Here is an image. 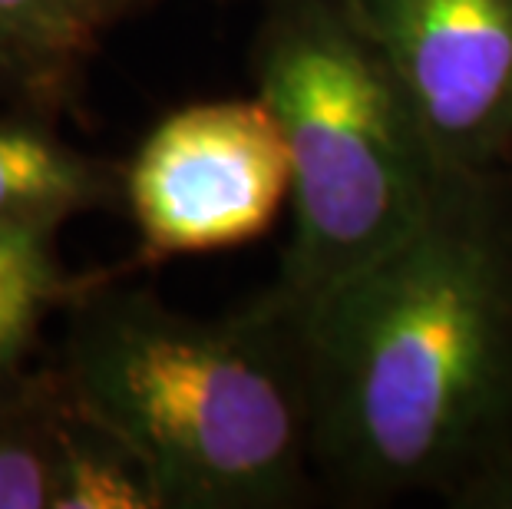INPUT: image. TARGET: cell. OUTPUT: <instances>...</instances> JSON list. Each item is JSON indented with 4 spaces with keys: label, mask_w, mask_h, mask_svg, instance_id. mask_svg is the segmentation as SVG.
<instances>
[{
    "label": "cell",
    "mask_w": 512,
    "mask_h": 509,
    "mask_svg": "<svg viewBox=\"0 0 512 509\" xmlns=\"http://www.w3.org/2000/svg\"><path fill=\"white\" fill-rule=\"evenodd\" d=\"M321 496L446 500L512 450V166L450 172L423 222L308 311Z\"/></svg>",
    "instance_id": "obj_1"
},
{
    "label": "cell",
    "mask_w": 512,
    "mask_h": 509,
    "mask_svg": "<svg viewBox=\"0 0 512 509\" xmlns=\"http://www.w3.org/2000/svg\"><path fill=\"white\" fill-rule=\"evenodd\" d=\"M63 314V391L143 453L166 509L321 496L308 314L281 291L202 318L152 288L93 278Z\"/></svg>",
    "instance_id": "obj_2"
},
{
    "label": "cell",
    "mask_w": 512,
    "mask_h": 509,
    "mask_svg": "<svg viewBox=\"0 0 512 509\" xmlns=\"http://www.w3.org/2000/svg\"><path fill=\"white\" fill-rule=\"evenodd\" d=\"M248 67L294 172L271 288L308 314L417 229L456 169L351 0H261Z\"/></svg>",
    "instance_id": "obj_3"
},
{
    "label": "cell",
    "mask_w": 512,
    "mask_h": 509,
    "mask_svg": "<svg viewBox=\"0 0 512 509\" xmlns=\"http://www.w3.org/2000/svg\"><path fill=\"white\" fill-rule=\"evenodd\" d=\"M291 153L258 93L185 103L123 162V205L143 262L261 238L291 202Z\"/></svg>",
    "instance_id": "obj_4"
},
{
    "label": "cell",
    "mask_w": 512,
    "mask_h": 509,
    "mask_svg": "<svg viewBox=\"0 0 512 509\" xmlns=\"http://www.w3.org/2000/svg\"><path fill=\"white\" fill-rule=\"evenodd\" d=\"M456 172L512 166V0H351Z\"/></svg>",
    "instance_id": "obj_5"
},
{
    "label": "cell",
    "mask_w": 512,
    "mask_h": 509,
    "mask_svg": "<svg viewBox=\"0 0 512 509\" xmlns=\"http://www.w3.org/2000/svg\"><path fill=\"white\" fill-rule=\"evenodd\" d=\"M37 106L0 110V225H67L123 202V162L90 156Z\"/></svg>",
    "instance_id": "obj_6"
},
{
    "label": "cell",
    "mask_w": 512,
    "mask_h": 509,
    "mask_svg": "<svg viewBox=\"0 0 512 509\" xmlns=\"http://www.w3.org/2000/svg\"><path fill=\"white\" fill-rule=\"evenodd\" d=\"M57 238L60 225H0V377L30 364L47 321L93 281L63 265Z\"/></svg>",
    "instance_id": "obj_7"
},
{
    "label": "cell",
    "mask_w": 512,
    "mask_h": 509,
    "mask_svg": "<svg viewBox=\"0 0 512 509\" xmlns=\"http://www.w3.org/2000/svg\"><path fill=\"white\" fill-rule=\"evenodd\" d=\"M53 509H166L143 453L70 394L60 414Z\"/></svg>",
    "instance_id": "obj_8"
},
{
    "label": "cell",
    "mask_w": 512,
    "mask_h": 509,
    "mask_svg": "<svg viewBox=\"0 0 512 509\" xmlns=\"http://www.w3.org/2000/svg\"><path fill=\"white\" fill-rule=\"evenodd\" d=\"M63 400L53 364L0 377V509H53Z\"/></svg>",
    "instance_id": "obj_9"
},
{
    "label": "cell",
    "mask_w": 512,
    "mask_h": 509,
    "mask_svg": "<svg viewBox=\"0 0 512 509\" xmlns=\"http://www.w3.org/2000/svg\"><path fill=\"white\" fill-rule=\"evenodd\" d=\"M156 0H0V37L73 86L90 53Z\"/></svg>",
    "instance_id": "obj_10"
},
{
    "label": "cell",
    "mask_w": 512,
    "mask_h": 509,
    "mask_svg": "<svg viewBox=\"0 0 512 509\" xmlns=\"http://www.w3.org/2000/svg\"><path fill=\"white\" fill-rule=\"evenodd\" d=\"M73 96V86L50 77L34 60L24 57L14 43L0 37V110L7 106H37V110L60 113Z\"/></svg>",
    "instance_id": "obj_11"
},
{
    "label": "cell",
    "mask_w": 512,
    "mask_h": 509,
    "mask_svg": "<svg viewBox=\"0 0 512 509\" xmlns=\"http://www.w3.org/2000/svg\"><path fill=\"white\" fill-rule=\"evenodd\" d=\"M443 503L456 509H512V450L476 470Z\"/></svg>",
    "instance_id": "obj_12"
}]
</instances>
